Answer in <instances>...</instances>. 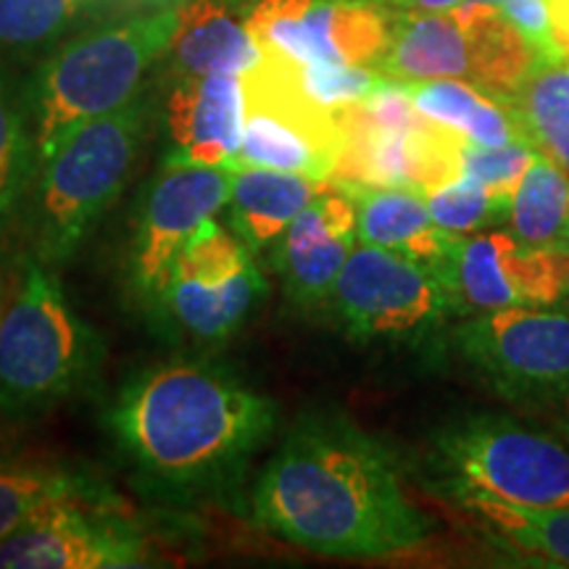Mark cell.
I'll use <instances>...</instances> for the list:
<instances>
[{"label":"cell","instance_id":"obj_31","mask_svg":"<svg viewBox=\"0 0 569 569\" xmlns=\"http://www.w3.org/2000/svg\"><path fill=\"white\" fill-rule=\"evenodd\" d=\"M475 3L493 6L501 11L517 27V32L530 42L540 61L557 63L567 59L553 40L549 0H475Z\"/></svg>","mask_w":569,"mask_h":569},{"label":"cell","instance_id":"obj_28","mask_svg":"<svg viewBox=\"0 0 569 569\" xmlns=\"http://www.w3.org/2000/svg\"><path fill=\"white\" fill-rule=\"evenodd\" d=\"M425 198L436 224L453 234L480 232L486 227L503 224L507 219L509 193H498L490 184L467 174L440 184Z\"/></svg>","mask_w":569,"mask_h":569},{"label":"cell","instance_id":"obj_21","mask_svg":"<svg viewBox=\"0 0 569 569\" xmlns=\"http://www.w3.org/2000/svg\"><path fill=\"white\" fill-rule=\"evenodd\" d=\"M403 88L422 117L451 127L469 142L488 148L528 142L511 101L478 84L467 80H425L403 82Z\"/></svg>","mask_w":569,"mask_h":569},{"label":"cell","instance_id":"obj_25","mask_svg":"<svg viewBox=\"0 0 569 569\" xmlns=\"http://www.w3.org/2000/svg\"><path fill=\"white\" fill-rule=\"evenodd\" d=\"M38 146L27 96L0 74V238L9 232L38 180Z\"/></svg>","mask_w":569,"mask_h":569},{"label":"cell","instance_id":"obj_23","mask_svg":"<svg viewBox=\"0 0 569 569\" xmlns=\"http://www.w3.org/2000/svg\"><path fill=\"white\" fill-rule=\"evenodd\" d=\"M503 230L530 248L567 251L569 172L538 153L511 188Z\"/></svg>","mask_w":569,"mask_h":569},{"label":"cell","instance_id":"obj_1","mask_svg":"<svg viewBox=\"0 0 569 569\" xmlns=\"http://www.w3.org/2000/svg\"><path fill=\"white\" fill-rule=\"evenodd\" d=\"M248 515L284 543L325 557L386 559L430 538L393 453L340 411L296 419L256 478Z\"/></svg>","mask_w":569,"mask_h":569},{"label":"cell","instance_id":"obj_29","mask_svg":"<svg viewBox=\"0 0 569 569\" xmlns=\"http://www.w3.org/2000/svg\"><path fill=\"white\" fill-rule=\"evenodd\" d=\"M84 0H0V53L24 56L67 30Z\"/></svg>","mask_w":569,"mask_h":569},{"label":"cell","instance_id":"obj_6","mask_svg":"<svg viewBox=\"0 0 569 569\" xmlns=\"http://www.w3.org/2000/svg\"><path fill=\"white\" fill-rule=\"evenodd\" d=\"M536 63L501 11L465 0L448 11L393 9L388 51L375 69L396 82L467 80L509 101Z\"/></svg>","mask_w":569,"mask_h":569},{"label":"cell","instance_id":"obj_12","mask_svg":"<svg viewBox=\"0 0 569 569\" xmlns=\"http://www.w3.org/2000/svg\"><path fill=\"white\" fill-rule=\"evenodd\" d=\"M148 565L146 538L88 480L0 540V569H124Z\"/></svg>","mask_w":569,"mask_h":569},{"label":"cell","instance_id":"obj_24","mask_svg":"<svg viewBox=\"0 0 569 569\" xmlns=\"http://www.w3.org/2000/svg\"><path fill=\"white\" fill-rule=\"evenodd\" d=\"M525 138L569 172V61H540L509 98Z\"/></svg>","mask_w":569,"mask_h":569},{"label":"cell","instance_id":"obj_4","mask_svg":"<svg viewBox=\"0 0 569 569\" xmlns=\"http://www.w3.org/2000/svg\"><path fill=\"white\" fill-rule=\"evenodd\" d=\"M146 130L140 101L63 132L40 161L32 201L34 256L61 267L130 180Z\"/></svg>","mask_w":569,"mask_h":569},{"label":"cell","instance_id":"obj_3","mask_svg":"<svg viewBox=\"0 0 569 569\" xmlns=\"http://www.w3.org/2000/svg\"><path fill=\"white\" fill-rule=\"evenodd\" d=\"M103 359V338L69 303L56 267L27 261L0 309V417H34L80 396Z\"/></svg>","mask_w":569,"mask_h":569},{"label":"cell","instance_id":"obj_14","mask_svg":"<svg viewBox=\"0 0 569 569\" xmlns=\"http://www.w3.org/2000/svg\"><path fill=\"white\" fill-rule=\"evenodd\" d=\"M246 24L259 51L277 59L377 67L393 9L380 0H261Z\"/></svg>","mask_w":569,"mask_h":569},{"label":"cell","instance_id":"obj_34","mask_svg":"<svg viewBox=\"0 0 569 569\" xmlns=\"http://www.w3.org/2000/svg\"><path fill=\"white\" fill-rule=\"evenodd\" d=\"M561 415H565V432L569 436V401L561 407Z\"/></svg>","mask_w":569,"mask_h":569},{"label":"cell","instance_id":"obj_16","mask_svg":"<svg viewBox=\"0 0 569 569\" xmlns=\"http://www.w3.org/2000/svg\"><path fill=\"white\" fill-rule=\"evenodd\" d=\"M356 243V203L346 188L332 184L298 213L272 246V267L290 301L327 303Z\"/></svg>","mask_w":569,"mask_h":569},{"label":"cell","instance_id":"obj_5","mask_svg":"<svg viewBox=\"0 0 569 569\" xmlns=\"http://www.w3.org/2000/svg\"><path fill=\"white\" fill-rule=\"evenodd\" d=\"M177 30V9L80 34L51 56L27 96L38 161L63 132L134 101L146 69L167 51Z\"/></svg>","mask_w":569,"mask_h":569},{"label":"cell","instance_id":"obj_18","mask_svg":"<svg viewBox=\"0 0 569 569\" xmlns=\"http://www.w3.org/2000/svg\"><path fill=\"white\" fill-rule=\"evenodd\" d=\"M332 184V180L238 161L232 169L227 222L253 253H264L282 238L298 213Z\"/></svg>","mask_w":569,"mask_h":569},{"label":"cell","instance_id":"obj_2","mask_svg":"<svg viewBox=\"0 0 569 569\" xmlns=\"http://www.w3.org/2000/svg\"><path fill=\"white\" fill-rule=\"evenodd\" d=\"M280 409L230 367L172 359L132 375L106 415L148 486L172 496L224 486L272 438Z\"/></svg>","mask_w":569,"mask_h":569},{"label":"cell","instance_id":"obj_17","mask_svg":"<svg viewBox=\"0 0 569 569\" xmlns=\"http://www.w3.org/2000/svg\"><path fill=\"white\" fill-rule=\"evenodd\" d=\"M248 113L243 74L184 77L167 106L163 163L234 167Z\"/></svg>","mask_w":569,"mask_h":569},{"label":"cell","instance_id":"obj_30","mask_svg":"<svg viewBox=\"0 0 569 569\" xmlns=\"http://www.w3.org/2000/svg\"><path fill=\"white\" fill-rule=\"evenodd\" d=\"M538 153V148L530 146V142L488 148L467 140L465 148H461V174L490 184L498 193H511L515 182L536 161Z\"/></svg>","mask_w":569,"mask_h":569},{"label":"cell","instance_id":"obj_11","mask_svg":"<svg viewBox=\"0 0 569 569\" xmlns=\"http://www.w3.org/2000/svg\"><path fill=\"white\" fill-rule=\"evenodd\" d=\"M436 272L453 317L543 309L569 296V251L530 248L507 230L457 234Z\"/></svg>","mask_w":569,"mask_h":569},{"label":"cell","instance_id":"obj_8","mask_svg":"<svg viewBox=\"0 0 569 569\" xmlns=\"http://www.w3.org/2000/svg\"><path fill=\"white\" fill-rule=\"evenodd\" d=\"M461 359L519 409L569 401V311L501 309L467 317L453 332Z\"/></svg>","mask_w":569,"mask_h":569},{"label":"cell","instance_id":"obj_26","mask_svg":"<svg viewBox=\"0 0 569 569\" xmlns=\"http://www.w3.org/2000/svg\"><path fill=\"white\" fill-rule=\"evenodd\" d=\"M88 478L42 461L0 453V540L19 530L42 507L80 490Z\"/></svg>","mask_w":569,"mask_h":569},{"label":"cell","instance_id":"obj_36","mask_svg":"<svg viewBox=\"0 0 569 569\" xmlns=\"http://www.w3.org/2000/svg\"><path fill=\"white\" fill-rule=\"evenodd\" d=\"M567 251H569V234H567Z\"/></svg>","mask_w":569,"mask_h":569},{"label":"cell","instance_id":"obj_10","mask_svg":"<svg viewBox=\"0 0 569 569\" xmlns=\"http://www.w3.org/2000/svg\"><path fill=\"white\" fill-rule=\"evenodd\" d=\"M327 303L340 327L361 343L422 340L453 317L436 269L367 243H356Z\"/></svg>","mask_w":569,"mask_h":569},{"label":"cell","instance_id":"obj_27","mask_svg":"<svg viewBox=\"0 0 569 569\" xmlns=\"http://www.w3.org/2000/svg\"><path fill=\"white\" fill-rule=\"evenodd\" d=\"M272 59H277V56H272ZM277 61L282 63L284 74H288V80L296 88L298 96L325 111H338L348 103L365 101L367 96H372V92L388 80V77L380 74L375 67H353V63L322 61L296 63L284 59Z\"/></svg>","mask_w":569,"mask_h":569},{"label":"cell","instance_id":"obj_32","mask_svg":"<svg viewBox=\"0 0 569 569\" xmlns=\"http://www.w3.org/2000/svg\"><path fill=\"white\" fill-rule=\"evenodd\" d=\"M551 30L559 51L569 59V0H549Z\"/></svg>","mask_w":569,"mask_h":569},{"label":"cell","instance_id":"obj_33","mask_svg":"<svg viewBox=\"0 0 569 569\" xmlns=\"http://www.w3.org/2000/svg\"><path fill=\"white\" fill-rule=\"evenodd\" d=\"M390 9H409V11H448L465 0H380Z\"/></svg>","mask_w":569,"mask_h":569},{"label":"cell","instance_id":"obj_22","mask_svg":"<svg viewBox=\"0 0 569 569\" xmlns=\"http://www.w3.org/2000/svg\"><path fill=\"white\" fill-rule=\"evenodd\" d=\"M459 503L488 536L519 557L569 569V507H532L486 496L459 498Z\"/></svg>","mask_w":569,"mask_h":569},{"label":"cell","instance_id":"obj_35","mask_svg":"<svg viewBox=\"0 0 569 569\" xmlns=\"http://www.w3.org/2000/svg\"><path fill=\"white\" fill-rule=\"evenodd\" d=\"M3 303H6V298H3V280H0V309H3Z\"/></svg>","mask_w":569,"mask_h":569},{"label":"cell","instance_id":"obj_13","mask_svg":"<svg viewBox=\"0 0 569 569\" xmlns=\"http://www.w3.org/2000/svg\"><path fill=\"white\" fill-rule=\"evenodd\" d=\"M232 169L163 163L146 184L127 248V282L146 311L156 309L177 256L190 238L227 209Z\"/></svg>","mask_w":569,"mask_h":569},{"label":"cell","instance_id":"obj_15","mask_svg":"<svg viewBox=\"0 0 569 569\" xmlns=\"http://www.w3.org/2000/svg\"><path fill=\"white\" fill-rule=\"evenodd\" d=\"M343 146L330 180L340 188H409L427 196L461 177L467 138L425 117L411 130H375L338 109Z\"/></svg>","mask_w":569,"mask_h":569},{"label":"cell","instance_id":"obj_19","mask_svg":"<svg viewBox=\"0 0 569 569\" xmlns=\"http://www.w3.org/2000/svg\"><path fill=\"white\" fill-rule=\"evenodd\" d=\"M356 203L359 243L386 248L436 269L457 234L436 224L427 198L409 188H346Z\"/></svg>","mask_w":569,"mask_h":569},{"label":"cell","instance_id":"obj_9","mask_svg":"<svg viewBox=\"0 0 569 569\" xmlns=\"http://www.w3.org/2000/svg\"><path fill=\"white\" fill-rule=\"evenodd\" d=\"M253 251L217 217L177 256L153 315L198 343H222L264 301L267 280Z\"/></svg>","mask_w":569,"mask_h":569},{"label":"cell","instance_id":"obj_20","mask_svg":"<svg viewBox=\"0 0 569 569\" xmlns=\"http://www.w3.org/2000/svg\"><path fill=\"white\" fill-rule=\"evenodd\" d=\"M169 48L184 77L248 74L261 61L248 24L234 19L219 0H193L177 9V30Z\"/></svg>","mask_w":569,"mask_h":569},{"label":"cell","instance_id":"obj_7","mask_svg":"<svg viewBox=\"0 0 569 569\" xmlns=\"http://www.w3.org/2000/svg\"><path fill=\"white\" fill-rule=\"evenodd\" d=\"M427 469L459 501L501 498L532 507H569V443L507 415H465L430 438Z\"/></svg>","mask_w":569,"mask_h":569}]
</instances>
